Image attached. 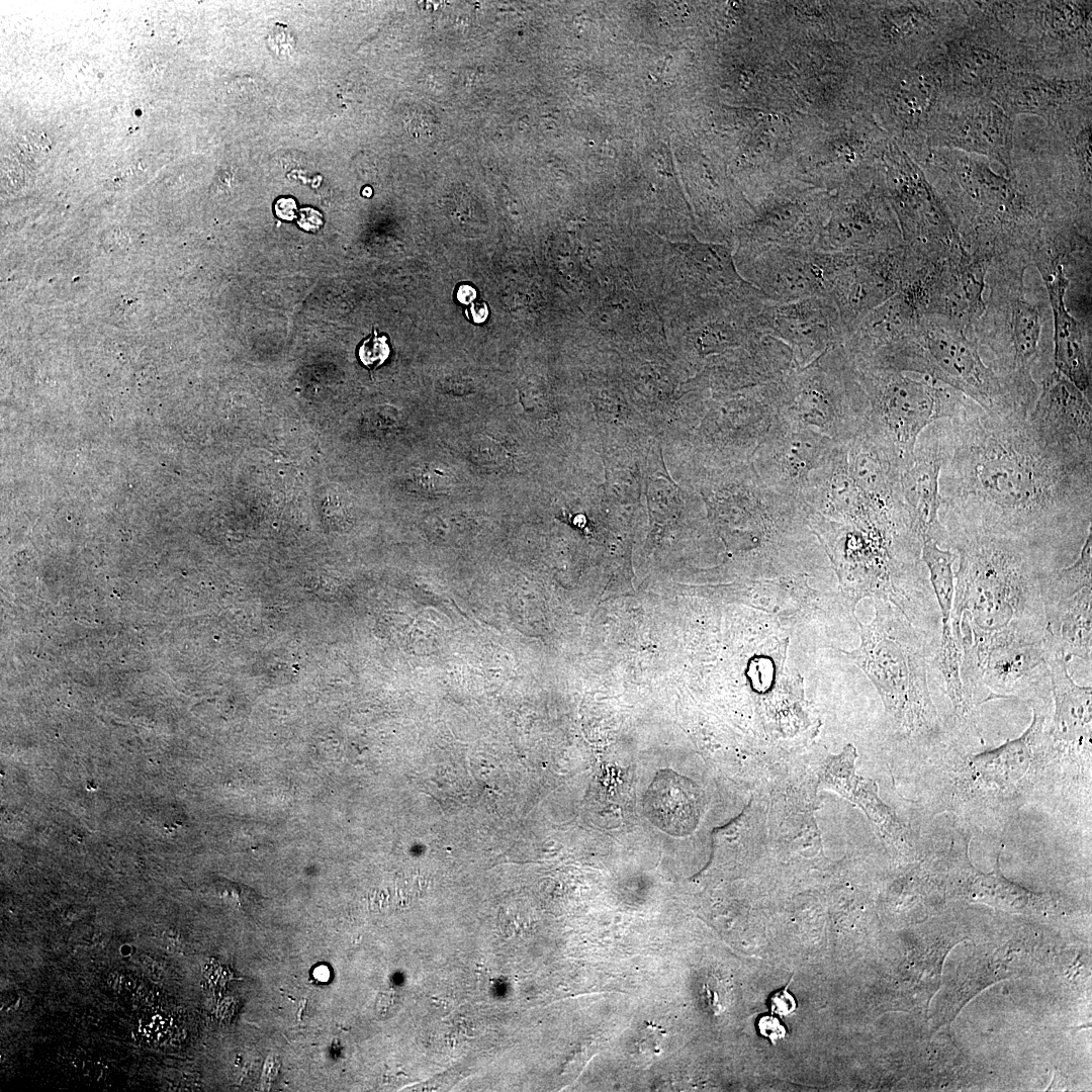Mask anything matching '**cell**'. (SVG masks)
<instances>
[{"label": "cell", "mask_w": 1092, "mask_h": 1092, "mask_svg": "<svg viewBox=\"0 0 1092 1092\" xmlns=\"http://www.w3.org/2000/svg\"><path fill=\"white\" fill-rule=\"evenodd\" d=\"M1038 393L1028 421L1048 445L1092 459V408L1087 397L1056 368L1037 381Z\"/></svg>", "instance_id": "cell-22"}, {"label": "cell", "mask_w": 1092, "mask_h": 1092, "mask_svg": "<svg viewBox=\"0 0 1092 1092\" xmlns=\"http://www.w3.org/2000/svg\"><path fill=\"white\" fill-rule=\"evenodd\" d=\"M1044 644L1051 654L1092 662V589L1086 587L1044 612Z\"/></svg>", "instance_id": "cell-33"}, {"label": "cell", "mask_w": 1092, "mask_h": 1092, "mask_svg": "<svg viewBox=\"0 0 1092 1092\" xmlns=\"http://www.w3.org/2000/svg\"><path fill=\"white\" fill-rule=\"evenodd\" d=\"M767 203L750 225L738 251L765 247L813 248L827 213L822 198L789 195Z\"/></svg>", "instance_id": "cell-26"}, {"label": "cell", "mask_w": 1092, "mask_h": 1092, "mask_svg": "<svg viewBox=\"0 0 1092 1092\" xmlns=\"http://www.w3.org/2000/svg\"><path fill=\"white\" fill-rule=\"evenodd\" d=\"M945 549L957 555L951 630L961 653L968 704L988 653L1005 644L1044 636L1042 575L1057 569L1020 542L983 532L949 531Z\"/></svg>", "instance_id": "cell-2"}, {"label": "cell", "mask_w": 1092, "mask_h": 1092, "mask_svg": "<svg viewBox=\"0 0 1092 1092\" xmlns=\"http://www.w3.org/2000/svg\"><path fill=\"white\" fill-rule=\"evenodd\" d=\"M1092 586V529L1077 558L1069 565L1046 571L1040 580L1043 612Z\"/></svg>", "instance_id": "cell-34"}, {"label": "cell", "mask_w": 1092, "mask_h": 1092, "mask_svg": "<svg viewBox=\"0 0 1092 1092\" xmlns=\"http://www.w3.org/2000/svg\"><path fill=\"white\" fill-rule=\"evenodd\" d=\"M856 757L852 744H847L841 753L829 756L820 775V786L858 805L887 842L896 847L909 845L905 825L880 799L877 784L856 775Z\"/></svg>", "instance_id": "cell-28"}, {"label": "cell", "mask_w": 1092, "mask_h": 1092, "mask_svg": "<svg viewBox=\"0 0 1092 1092\" xmlns=\"http://www.w3.org/2000/svg\"><path fill=\"white\" fill-rule=\"evenodd\" d=\"M922 317L914 302L898 292L869 312L842 346L849 357L870 355L910 336Z\"/></svg>", "instance_id": "cell-32"}, {"label": "cell", "mask_w": 1092, "mask_h": 1092, "mask_svg": "<svg viewBox=\"0 0 1092 1092\" xmlns=\"http://www.w3.org/2000/svg\"><path fill=\"white\" fill-rule=\"evenodd\" d=\"M1049 654L1043 638L991 650L978 670L975 705L993 698L1032 697L1051 690Z\"/></svg>", "instance_id": "cell-24"}, {"label": "cell", "mask_w": 1092, "mask_h": 1092, "mask_svg": "<svg viewBox=\"0 0 1092 1092\" xmlns=\"http://www.w3.org/2000/svg\"><path fill=\"white\" fill-rule=\"evenodd\" d=\"M457 298L463 304H469L476 298V291L469 285H461L457 290Z\"/></svg>", "instance_id": "cell-42"}, {"label": "cell", "mask_w": 1092, "mask_h": 1092, "mask_svg": "<svg viewBox=\"0 0 1092 1092\" xmlns=\"http://www.w3.org/2000/svg\"><path fill=\"white\" fill-rule=\"evenodd\" d=\"M986 7L1034 57L1038 73L1091 75L1092 2L985 1Z\"/></svg>", "instance_id": "cell-9"}, {"label": "cell", "mask_w": 1092, "mask_h": 1092, "mask_svg": "<svg viewBox=\"0 0 1092 1092\" xmlns=\"http://www.w3.org/2000/svg\"><path fill=\"white\" fill-rule=\"evenodd\" d=\"M297 223L305 231L314 232L323 224V216L317 210L305 207L299 211Z\"/></svg>", "instance_id": "cell-39"}, {"label": "cell", "mask_w": 1092, "mask_h": 1092, "mask_svg": "<svg viewBox=\"0 0 1092 1092\" xmlns=\"http://www.w3.org/2000/svg\"><path fill=\"white\" fill-rule=\"evenodd\" d=\"M664 1036V1030L654 1024H646L641 1031L639 1048L644 1053H657Z\"/></svg>", "instance_id": "cell-38"}, {"label": "cell", "mask_w": 1092, "mask_h": 1092, "mask_svg": "<svg viewBox=\"0 0 1092 1092\" xmlns=\"http://www.w3.org/2000/svg\"><path fill=\"white\" fill-rule=\"evenodd\" d=\"M868 415L867 395L842 344L780 380L778 416L835 443H849L864 429Z\"/></svg>", "instance_id": "cell-8"}, {"label": "cell", "mask_w": 1092, "mask_h": 1092, "mask_svg": "<svg viewBox=\"0 0 1092 1092\" xmlns=\"http://www.w3.org/2000/svg\"><path fill=\"white\" fill-rule=\"evenodd\" d=\"M469 312L475 323H481L485 321L488 315L487 306L483 302L471 303Z\"/></svg>", "instance_id": "cell-41"}, {"label": "cell", "mask_w": 1092, "mask_h": 1092, "mask_svg": "<svg viewBox=\"0 0 1092 1092\" xmlns=\"http://www.w3.org/2000/svg\"><path fill=\"white\" fill-rule=\"evenodd\" d=\"M296 202L292 198H280L275 203L276 215L285 220H292L296 217Z\"/></svg>", "instance_id": "cell-40"}, {"label": "cell", "mask_w": 1092, "mask_h": 1092, "mask_svg": "<svg viewBox=\"0 0 1092 1092\" xmlns=\"http://www.w3.org/2000/svg\"><path fill=\"white\" fill-rule=\"evenodd\" d=\"M913 261V251L904 244L850 258L829 294L838 309L845 340L869 312L901 290Z\"/></svg>", "instance_id": "cell-19"}, {"label": "cell", "mask_w": 1092, "mask_h": 1092, "mask_svg": "<svg viewBox=\"0 0 1092 1092\" xmlns=\"http://www.w3.org/2000/svg\"><path fill=\"white\" fill-rule=\"evenodd\" d=\"M1045 716L1033 707L1032 722L1017 739L1006 742L972 758V770L982 784L1007 789L1014 786L1028 770L1035 754L1051 738L1044 729Z\"/></svg>", "instance_id": "cell-31"}, {"label": "cell", "mask_w": 1092, "mask_h": 1092, "mask_svg": "<svg viewBox=\"0 0 1092 1092\" xmlns=\"http://www.w3.org/2000/svg\"><path fill=\"white\" fill-rule=\"evenodd\" d=\"M847 444H836L827 462L813 473L803 504L827 519L856 522L874 513L856 486L848 465Z\"/></svg>", "instance_id": "cell-29"}, {"label": "cell", "mask_w": 1092, "mask_h": 1092, "mask_svg": "<svg viewBox=\"0 0 1092 1092\" xmlns=\"http://www.w3.org/2000/svg\"><path fill=\"white\" fill-rule=\"evenodd\" d=\"M826 221L813 249L850 256L889 251L903 245L901 231L885 189L873 184L848 196Z\"/></svg>", "instance_id": "cell-20"}, {"label": "cell", "mask_w": 1092, "mask_h": 1092, "mask_svg": "<svg viewBox=\"0 0 1092 1092\" xmlns=\"http://www.w3.org/2000/svg\"><path fill=\"white\" fill-rule=\"evenodd\" d=\"M1029 265L1023 255L993 260L985 310L974 326L975 338L990 353L988 362L1012 406L1027 416L1037 397V380L1055 368L1049 300L1028 297L1024 276Z\"/></svg>", "instance_id": "cell-4"}, {"label": "cell", "mask_w": 1092, "mask_h": 1092, "mask_svg": "<svg viewBox=\"0 0 1092 1092\" xmlns=\"http://www.w3.org/2000/svg\"><path fill=\"white\" fill-rule=\"evenodd\" d=\"M966 249L993 259L1030 252L1043 231L1072 217L1030 163L996 172L987 158L929 149L919 160Z\"/></svg>", "instance_id": "cell-3"}, {"label": "cell", "mask_w": 1092, "mask_h": 1092, "mask_svg": "<svg viewBox=\"0 0 1092 1092\" xmlns=\"http://www.w3.org/2000/svg\"><path fill=\"white\" fill-rule=\"evenodd\" d=\"M797 1003L788 987L778 990L769 997V1009L772 1014L787 1016L796 1010Z\"/></svg>", "instance_id": "cell-36"}, {"label": "cell", "mask_w": 1092, "mask_h": 1092, "mask_svg": "<svg viewBox=\"0 0 1092 1092\" xmlns=\"http://www.w3.org/2000/svg\"><path fill=\"white\" fill-rule=\"evenodd\" d=\"M847 460L856 486L874 511L888 515L907 513L901 492V470L889 451L866 430L848 443Z\"/></svg>", "instance_id": "cell-27"}, {"label": "cell", "mask_w": 1092, "mask_h": 1092, "mask_svg": "<svg viewBox=\"0 0 1092 1092\" xmlns=\"http://www.w3.org/2000/svg\"><path fill=\"white\" fill-rule=\"evenodd\" d=\"M993 260L990 255L966 249L963 243L937 260L921 285L924 316L974 330L985 310L984 291Z\"/></svg>", "instance_id": "cell-18"}, {"label": "cell", "mask_w": 1092, "mask_h": 1092, "mask_svg": "<svg viewBox=\"0 0 1092 1092\" xmlns=\"http://www.w3.org/2000/svg\"><path fill=\"white\" fill-rule=\"evenodd\" d=\"M875 617L870 624L857 621L860 645L839 650L873 681L886 712L903 733L933 738L941 728L931 699L928 657L936 650L889 601L874 599Z\"/></svg>", "instance_id": "cell-5"}, {"label": "cell", "mask_w": 1092, "mask_h": 1092, "mask_svg": "<svg viewBox=\"0 0 1092 1092\" xmlns=\"http://www.w3.org/2000/svg\"><path fill=\"white\" fill-rule=\"evenodd\" d=\"M836 444L777 415L749 462L767 487L803 503L811 476L827 462Z\"/></svg>", "instance_id": "cell-16"}, {"label": "cell", "mask_w": 1092, "mask_h": 1092, "mask_svg": "<svg viewBox=\"0 0 1092 1092\" xmlns=\"http://www.w3.org/2000/svg\"><path fill=\"white\" fill-rule=\"evenodd\" d=\"M981 350L974 330L926 315L910 336L878 351L877 359L883 365L936 379L987 411L1016 412Z\"/></svg>", "instance_id": "cell-7"}, {"label": "cell", "mask_w": 1092, "mask_h": 1092, "mask_svg": "<svg viewBox=\"0 0 1092 1092\" xmlns=\"http://www.w3.org/2000/svg\"><path fill=\"white\" fill-rule=\"evenodd\" d=\"M1046 290L1053 321V360L1057 371L1092 402L1091 335L1087 323L1076 318L1065 296L1074 261L1062 253L1036 249L1030 256Z\"/></svg>", "instance_id": "cell-17"}, {"label": "cell", "mask_w": 1092, "mask_h": 1092, "mask_svg": "<svg viewBox=\"0 0 1092 1092\" xmlns=\"http://www.w3.org/2000/svg\"><path fill=\"white\" fill-rule=\"evenodd\" d=\"M965 23L943 43L948 98L990 97L1015 72L1038 73L1029 50L1004 29L985 1H962Z\"/></svg>", "instance_id": "cell-10"}, {"label": "cell", "mask_w": 1092, "mask_h": 1092, "mask_svg": "<svg viewBox=\"0 0 1092 1092\" xmlns=\"http://www.w3.org/2000/svg\"><path fill=\"white\" fill-rule=\"evenodd\" d=\"M939 520L1027 545L1058 568L1079 555L1092 525V459L1045 444L1026 415L969 399L940 420Z\"/></svg>", "instance_id": "cell-1"}, {"label": "cell", "mask_w": 1092, "mask_h": 1092, "mask_svg": "<svg viewBox=\"0 0 1092 1092\" xmlns=\"http://www.w3.org/2000/svg\"><path fill=\"white\" fill-rule=\"evenodd\" d=\"M939 421L920 434L912 461L901 473L900 483L906 511L921 541L930 539L945 547L947 534L939 520L942 460Z\"/></svg>", "instance_id": "cell-25"}, {"label": "cell", "mask_w": 1092, "mask_h": 1092, "mask_svg": "<svg viewBox=\"0 0 1092 1092\" xmlns=\"http://www.w3.org/2000/svg\"><path fill=\"white\" fill-rule=\"evenodd\" d=\"M757 1027L760 1034L763 1037H767L772 1044L780 1039H783L787 1035V1029L779 1020V1018L772 1015H764L758 1019Z\"/></svg>", "instance_id": "cell-37"}, {"label": "cell", "mask_w": 1092, "mask_h": 1092, "mask_svg": "<svg viewBox=\"0 0 1092 1092\" xmlns=\"http://www.w3.org/2000/svg\"><path fill=\"white\" fill-rule=\"evenodd\" d=\"M737 255L742 278L777 303L829 296L837 275L852 257L797 247H765L737 251Z\"/></svg>", "instance_id": "cell-13"}, {"label": "cell", "mask_w": 1092, "mask_h": 1092, "mask_svg": "<svg viewBox=\"0 0 1092 1092\" xmlns=\"http://www.w3.org/2000/svg\"><path fill=\"white\" fill-rule=\"evenodd\" d=\"M1070 660L1050 654L1051 693L1055 713L1050 731L1054 743L1070 750L1090 749L1092 730V689L1079 686L1070 675Z\"/></svg>", "instance_id": "cell-30"}, {"label": "cell", "mask_w": 1092, "mask_h": 1092, "mask_svg": "<svg viewBox=\"0 0 1092 1092\" xmlns=\"http://www.w3.org/2000/svg\"><path fill=\"white\" fill-rule=\"evenodd\" d=\"M849 360L869 402L863 430L889 451L901 473L912 461L920 434L936 421L956 417L971 399L924 374Z\"/></svg>", "instance_id": "cell-6"}, {"label": "cell", "mask_w": 1092, "mask_h": 1092, "mask_svg": "<svg viewBox=\"0 0 1092 1092\" xmlns=\"http://www.w3.org/2000/svg\"><path fill=\"white\" fill-rule=\"evenodd\" d=\"M389 354L390 349L387 344V337H379L376 330L373 331V336L363 341L358 350V356L361 363L370 370H374L383 364L389 357Z\"/></svg>", "instance_id": "cell-35"}, {"label": "cell", "mask_w": 1092, "mask_h": 1092, "mask_svg": "<svg viewBox=\"0 0 1092 1092\" xmlns=\"http://www.w3.org/2000/svg\"><path fill=\"white\" fill-rule=\"evenodd\" d=\"M756 328L787 345L794 368L804 367L827 349L843 344L844 329L830 296L796 301H766L754 315Z\"/></svg>", "instance_id": "cell-21"}, {"label": "cell", "mask_w": 1092, "mask_h": 1092, "mask_svg": "<svg viewBox=\"0 0 1092 1092\" xmlns=\"http://www.w3.org/2000/svg\"><path fill=\"white\" fill-rule=\"evenodd\" d=\"M1014 117L990 97L946 98L926 133V148L987 157L1003 170H1014Z\"/></svg>", "instance_id": "cell-15"}, {"label": "cell", "mask_w": 1092, "mask_h": 1092, "mask_svg": "<svg viewBox=\"0 0 1092 1092\" xmlns=\"http://www.w3.org/2000/svg\"><path fill=\"white\" fill-rule=\"evenodd\" d=\"M779 395L780 380L717 394L700 428L707 467L749 462L777 418Z\"/></svg>", "instance_id": "cell-11"}, {"label": "cell", "mask_w": 1092, "mask_h": 1092, "mask_svg": "<svg viewBox=\"0 0 1092 1092\" xmlns=\"http://www.w3.org/2000/svg\"><path fill=\"white\" fill-rule=\"evenodd\" d=\"M879 93L892 128L909 140L920 159L928 151V128L948 94L943 49L884 73Z\"/></svg>", "instance_id": "cell-14"}, {"label": "cell", "mask_w": 1092, "mask_h": 1092, "mask_svg": "<svg viewBox=\"0 0 1092 1092\" xmlns=\"http://www.w3.org/2000/svg\"><path fill=\"white\" fill-rule=\"evenodd\" d=\"M327 971L328 970L326 968H318L317 970H315L314 976L321 981H326L328 979V975H325V972Z\"/></svg>", "instance_id": "cell-43"}, {"label": "cell", "mask_w": 1092, "mask_h": 1092, "mask_svg": "<svg viewBox=\"0 0 1092 1092\" xmlns=\"http://www.w3.org/2000/svg\"><path fill=\"white\" fill-rule=\"evenodd\" d=\"M1091 97V75L1065 78L1034 72L1010 74L990 95L1012 117L1035 115L1041 117L1045 125L1092 111Z\"/></svg>", "instance_id": "cell-23"}, {"label": "cell", "mask_w": 1092, "mask_h": 1092, "mask_svg": "<svg viewBox=\"0 0 1092 1092\" xmlns=\"http://www.w3.org/2000/svg\"><path fill=\"white\" fill-rule=\"evenodd\" d=\"M886 195L903 244L928 256H947L962 243L957 228L924 171L900 152L891 154Z\"/></svg>", "instance_id": "cell-12"}]
</instances>
